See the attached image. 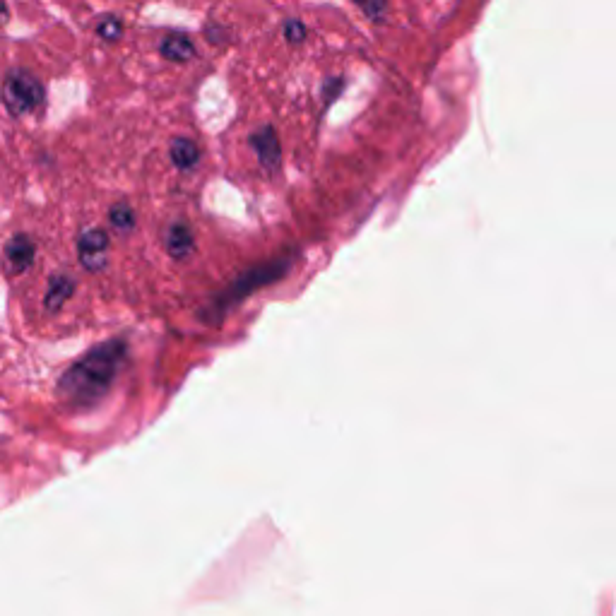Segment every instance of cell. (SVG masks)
<instances>
[{"mask_svg":"<svg viewBox=\"0 0 616 616\" xmlns=\"http://www.w3.org/2000/svg\"><path fill=\"white\" fill-rule=\"evenodd\" d=\"M126 347L121 342H109V345L94 349L82 359L73 371L68 373V388L75 398H97L104 393L106 385L114 381L118 366H121Z\"/></svg>","mask_w":616,"mask_h":616,"instance_id":"1","label":"cell"},{"mask_svg":"<svg viewBox=\"0 0 616 616\" xmlns=\"http://www.w3.org/2000/svg\"><path fill=\"white\" fill-rule=\"evenodd\" d=\"M0 97H3V104L10 111V116H27L44 104L46 90L37 75L17 68L5 75Z\"/></svg>","mask_w":616,"mask_h":616,"instance_id":"2","label":"cell"},{"mask_svg":"<svg viewBox=\"0 0 616 616\" xmlns=\"http://www.w3.org/2000/svg\"><path fill=\"white\" fill-rule=\"evenodd\" d=\"M77 253H80V263L87 270H102L106 265V253H109V236H106V231L87 229L77 239Z\"/></svg>","mask_w":616,"mask_h":616,"instance_id":"3","label":"cell"},{"mask_svg":"<svg viewBox=\"0 0 616 616\" xmlns=\"http://www.w3.org/2000/svg\"><path fill=\"white\" fill-rule=\"evenodd\" d=\"M251 147L258 154L260 167H263L265 171H270V174L272 171H277V167H280V162H282V150H280V140H277L275 128H270V126L258 128L256 133L251 135Z\"/></svg>","mask_w":616,"mask_h":616,"instance_id":"4","label":"cell"},{"mask_svg":"<svg viewBox=\"0 0 616 616\" xmlns=\"http://www.w3.org/2000/svg\"><path fill=\"white\" fill-rule=\"evenodd\" d=\"M167 251L174 260H186L195 251V236L188 224H171L167 231Z\"/></svg>","mask_w":616,"mask_h":616,"instance_id":"5","label":"cell"},{"mask_svg":"<svg viewBox=\"0 0 616 616\" xmlns=\"http://www.w3.org/2000/svg\"><path fill=\"white\" fill-rule=\"evenodd\" d=\"M159 53H162L167 61H174V63H188L193 61L195 53H198V49H195V44L191 41V37H186V34L176 32V34H167L162 41V46H159Z\"/></svg>","mask_w":616,"mask_h":616,"instance_id":"6","label":"cell"},{"mask_svg":"<svg viewBox=\"0 0 616 616\" xmlns=\"http://www.w3.org/2000/svg\"><path fill=\"white\" fill-rule=\"evenodd\" d=\"M169 157L181 171H191L200 162V147L191 138H174L169 145Z\"/></svg>","mask_w":616,"mask_h":616,"instance_id":"7","label":"cell"},{"mask_svg":"<svg viewBox=\"0 0 616 616\" xmlns=\"http://www.w3.org/2000/svg\"><path fill=\"white\" fill-rule=\"evenodd\" d=\"M5 253H8V260L15 272L27 270L29 265L34 263V244L27 239V236H15V239L8 244V248H5Z\"/></svg>","mask_w":616,"mask_h":616,"instance_id":"8","label":"cell"},{"mask_svg":"<svg viewBox=\"0 0 616 616\" xmlns=\"http://www.w3.org/2000/svg\"><path fill=\"white\" fill-rule=\"evenodd\" d=\"M109 219L111 224H114V229L121 231V234H128V231H133L135 227V212L128 203H116L111 207Z\"/></svg>","mask_w":616,"mask_h":616,"instance_id":"9","label":"cell"},{"mask_svg":"<svg viewBox=\"0 0 616 616\" xmlns=\"http://www.w3.org/2000/svg\"><path fill=\"white\" fill-rule=\"evenodd\" d=\"M352 3L357 5L371 22H376V25L383 22L385 15H388V0H352Z\"/></svg>","mask_w":616,"mask_h":616,"instance_id":"10","label":"cell"},{"mask_svg":"<svg viewBox=\"0 0 616 616\" xmlns=\"http://www.w3.org/2000/svg\"><path fill=\"white\" fill-rule=\"evenodd\" d=\"M97 34L104 41H109V44H114V41L123 37V22L118 20L116 15H106V17H102V22L97 25Z\"/></svg>","mask_w":616,"mask_h":616,"instance_id":"11","label":"cell"},{"mask_svg":"<svg viewBox=\"0 0 616 616\" xmlns=\"http://www.w3.org/2000/svg\"><path fill=\"white\" fill-rule=\"evenodd\" d=\"M284 37L292 41V44H301L306 39V27L299 20H287L284 22Z\"/></svg>","mask_w":616,"mask_h":616,"instance_id":"12","label":"cell"},{"mask_svg":"<svg viewBox=\"0 0 616 616\" xmlns=\"http://www.w3.org/2000/svg\"><path fill=\"white\" fill-rule=\"evenodd\" d=\"M340 90H342V80H340V77H337V80L333 82V87L325 85V99H335L337 92H340Z\"/></svg>","mask_w":616,"mask_h":616,"instance_id":"13","label":"cell"},{"mask_svg":"<svg viewBox=\"0 0 616 616\" xmlns=\"http://www.w3.org/2000/svg\"><path fill=\"white\" fill-rule=\"evenodd\" d=\"M5 17H8V5H5L3 0H0V22H3Z\"/></svg>","mask_w":616,"mask_h":616,"instance_id":"14","label":"cell"}]
</instances>
